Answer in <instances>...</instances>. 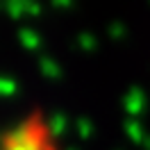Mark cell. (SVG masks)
Listing matches in <instances>:
<instances>
[{"label":"cell","instance_id":"cell-1","mask_svg":"<svg viewBox=\"0 0 150 150\" xmlns=\"http://www.w3.org/2000/svg\"><path fill=\"white\" fill-rule=\"evenodd\" d=\"M0 150H59V146L48 123L41 116H30L5 134Z\"/></svg>","mask_w":150,"mask_h":150}]
</instances>
